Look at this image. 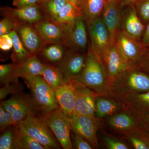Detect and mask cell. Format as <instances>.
<instances>
[{"mask_svg": "<svg viewBox=\"0 0 149 149\" xmlns=\"http://www.w3.org/2000/svg\"><path fill=\"white\" fill-rule=\"evenodd\" d=\"M148 91L149 76L135 65L129 67L116 78L109 95L119 100L124 96Z\"/></svg>", "mask_w": 149, "mask_h": 149, "instance_id": "6da1fadb", "label": "cell"}, {"mask_svg": "<svg viewBox=\"0 0 149 149\" xmlns=\"http://www.w3.org/2000/svg\"><path fill=\"white\" fill-rule=\"evenodd\" d=\"M73 81L84 85L98 95L109 97L106 71L102 62L91 47L88 50L83 71L79 77Z\"/></svg>", "mask_w": 149, "mask_h": 149, "instance_id": "7a4b0ae2", "label": "cell"}, {"mask_svg": "<svg viewBox=\"0 0 149 149\" xmlns=\"http://www.w3.org/2000/svg\"><path fill=\"white\" fill-rule=\"evenodd\" d=\"M32 92L33 100L39 109L47 113L56 109L59 105L53 88L40 76L23 78Z\"/></svg>", "mask_w": 149, "mask_h": 149, "instance_id": "3957f363", "label": "cell"}, {"mask_svg": "<svg viewBox=\"0 0 149 149\" xmlns=\"http://www.w3.org/2000/svg\"><path fill=\"white\" fill-rule=\"evenodd\" d=\"M44 113L43 119L47 123L63 148H73L70 137L72 128L70 118L59 107L52 111Z\"/></svg>", "mask_w": 149, "mask_h": 149, "instance_id": "277c9868", "label": "cell"}, {"mask_svg": "<svg viewBox=\"0 0 149 149\" xmlns=\"http://www.w3.org/2000/svg\"><path fill=\"white\" fill-rule=\"evenodd\" d=\"M18 125L46 149L60 148L47 123L43 118L40 119L35 117L34 114H30Z\"/></svg>", "mask_w": 149, "mask_h": 149, "instance_id": "5b68a950", "label": "cell"}, {"mask_svg": "<svg viewBox=\"0 0 149 149\" xmlns=\"http://www.w3.org/2000/svg\"><path fill=\"white\" fill-rule=\"evenodd\" d=\"M91 40V47L102 62L111 47L109 33L102 17L86 22Z\"/></svg>", "mask_w": 149, "mask_h": 149, "instance_id": "8992f818", "label": "cell"}, {"mask_svg": "<svg viewBox=\"0 0 149 149\" xmlns=\"http://www.w3.org/2000/svg\"><path fill=\"white\" fill-rule=\"evenodd\" d=\"M115 45L123 59L130 66L136 65L147 49L141 42L121 30L116 37Z\"/></svg>", "mask_w": 149, "mask_h": 149, "instance_id": "52a82bcc", "label": "cell"}, {"mask_svg": "<svg viewBox=\"0 0 149 149\" xmlns=\"http://www.w3.org/2000/svg\"><path fill=\"white\" fill-rule=\"evenodd\" d=\"M75 96L74 114L97 119L95 116L96 93L75 81H70Z\"/></svg>", "mask_w": 149, "mask_h": 149, "instance_id": "ba28073f", "label": "cell"}, {"mask_svg": "<svg viewBox=\"0 0 149 149\" xmlns=\"http://www.w3.org/2000/svg\"><path fill=\"white\" fill-rule=\"evenodd\" d=\"M70 118L73 132L85 138L93 146L94 148H98V139L97 132L100 125V120L75 114Z\"/></svg>", "mask_w": 149, "mask_h": 149, "instance_id": "9c48e42d", "label": "cell"}, {"mask_svg": "<svg viewBox=\"0 0 149 149\" xmlns=\"http://www.w3.org/2000/svg\"><path fill=\"white\" fill-rule=\"evenodd\" d=\"M2 103L4 109L11 115L14 125L18 124L28 115L34 114V111L38 108L34 100L19 95L13 96Z\"/></svg>", "mask_w": 149, "mask_h": 149, "instance_id": "30bf717a", "label": "cell"}, {"mask_svg": "<svg viewBox=\"0 0 149 149\" xmlns=\"http://www.w3.org/2000/svg\"><path fill=\"white\" fill-rule=\"evenodd\" d=\"M146 25L141 21L134 4L123 8L120 11V30L141 42Z\"/></svg>", "mask_w": 149, "mask_h": 149, "instance_id": "8fae6325", "label": "cell"}, {"mask_svg": "<svg viewBox=\"0 0 149 149\" xmlns=\"http://www.w3.org/2000/svg\"><path fill=\"white\" fill-rule=\"evenodd\" d=\"M102 63L107 75L109 94L110 88L116 78L123 70L130 66L126 64L123 59L115 43L111 46L109 51L103 60Z\"/></svg>", "mask_w": 149, "mask_h": 149, "instance_id": "7c38bea8", "label": "cell"}, {"mask_svg": "<svg viewBox=\"0 0 149 149\" xmlns=\"http://www.w3.org/2000/svg\"><path fill=\"white\" fill-rule=\"evenodd\" d=\"M87 55L72 53L65 57L58 68L65 83L76 80L80 76L85 65Z\"/></svg>", "mask_w": 149, "mask_h": 149, "instance_id": "4fadbf2b", "label": "cell"}, {"mask_svg": "<svg viewBox=\"0 0 149 149\" xmlns=\"http://www.w3.org/2000/svg\"><path fill=\"white\" fill-rule=\"evenodd\" d=\"M120 11L117 1L107 2L102 13V19L109 33L111 46L115 43L120 30Z\"/></svg>", "mask_w": 149, "mask_h": 149, "instance_id": "5bb4252c", "label": "cell"}, {"mask_svg": "<svg viewBox=\"0 0 149 149\" xmlns=\"http://www.w3.org/2000/svg\"><path fill=\"white\" fill-rule=\"evenodd\" d=\"M35 24V29L45 43L60 44L68 40V33H65L62 27L54 21L41 20Z\"/></svg>", "mask_w": 149, "mask_h": 149, "instance_id": "9a60e30c", "label": "cell"}, {"mask_svg": "<svg viewBox=\"0 0 149 149\" xmlns=\"http://www.w3.org/2000/svg\"><path fill=\"white\" fill-rule=\"evenodd\" d=\"M14 29L31 55H35L42 49L45 42L35 28L17 22Z\"/></svg>", "mask_w": 149, "mask_h": 149, "instance_id": "2e32d148", "label": "cell"}, {"mask_svg": "<svg viewBox=\"0 0 149 149\" xmlns=\"http://www.w3.org/2000/svg\"><path fill=\"white\" fill-rule=\"evenodd\" d=\"M107 118L110 127L124 137L138 126L134 118L124 109Z\"/></svg>", "mask_w": 149, "mask_h": 149, "instance_id": "e0dca14e", "label": "cell"}, {"mask_svg": "<svg viewBox=\"0 0 149 149\" xmlns=\"http://www.w3.org/2000/svg\"><path fill=\"white\" fill-rule=\"evenodd\" d=\"M2 10L8 16L12 17L21 23H36L42 18L37 4L16 8H3Z\"/></svg>", "mask_w": 149, "mask_h": 149, "instance_id": "ac0fdd59", "label": "cell"}, {"mask_svg": "<svg viewBox=\"0 0 149 149\" xmlns=\"http://www.w3.org/2000/svg\"><path fill=\"white\" fill-rule=\"evenodd\" d=\"M59 107L69 118L74 114L75 96L72 85L64 83L54 90Z\"/></svg>", "mask_w": 149, "mask_h": 149, "instance_id": "d6986e66", "label": "cell"}, {"mask_svg": "<svg viewBox=\"0 0 149 149\" xmlns=\"http://www.w3.org/2000/svg\"><path fill=\"white\" fill-rule=\"evenodd\" d=\"M123 110L122 102L112 97L97 95L96 97L95 116L99 120L107 117Z\"/></svg>", "mask_w": 149, "mask_h": 149, "instance_id": "ffe728a7", "label": "cell"}, {"mask_svg": "<svg viewBox=\"0 0 149 149\" xmlns=\"http://www.w3.org/2000/svg\"><path fill=\"white\" fill-rule=\"evenodd\" d=\"M84 17H78L68 32V40L74 47L80 49H86L87 46V30Z\"/></svg>", "mask_w": 149, "mask_h": 149, "instance_id": "44dd1931", "label": "cell"}, {"mask_svg": "<svg viewBox=\"0 0 149 149\" xmlns=\"http://www.w3.org/2000/svg\"><path fill=\"white\" fill-rule=\"evenodd\" d=\"M119 100L122 102L123 109L140 113L149 112V91L124 96Z\"/></svg>", "mask_w": 149, "mask_h": 149, "instance_id": "7402d4cb", "label": "cell"}, {"mask_svg": "<svg viewBox=\"0 0 149 149\" xmlns=\"http://www.w3.org/2000/svg\"><path fill=\"white\" fill-rule=\"evenodd\" d=\"M106 0H78L77 6L86 22L102 16Z\"/></svg>", "mask_w": 149, "mask_h": 149, "instance_id": "603a6c76", "label": "cell"}, {"mask_svg": "<svg viewBox=\"0 0 149 149\" xmlns=\"http://www.w3.org/2000/svg\"><path fill=\"white\" fill-rule=\"evenodd\" d=\"M44 64L35 55H32L23 63L17 65L15 72L18 77L23 78L29 76H41L42 74Z\"/></svg>", "mask_w": 149, "mask_h": 149, "instance_id": "cb8c5ba5", "label": "cell"}, {"mask_svg": "<svg viewBox=\"0 0 149 149\" xmlns=\"http://www.w3.org/2000/svg\"><path fill=\"white\" fill-rule=\"evenodd\" d=\"M81 15L83 16L77 6L67 3L54 22L61 27L65 26L67 29H69L77 17Z\"/></svg>", "mask_w": 149, "mask_h": 149, "instance_id": "d4e9b609", "label": "cell"}, {"mask_svg": "<svg viewBox=\"0 0 149 149\" xmlns=\"http://www.w3.org/2000/svg\"><path fill=\"white\" fill-rule=\"evenodd\" d=\"M8 34L13 43V51L11 55V58L14 63L16 64L23 63L32 55L24 47L15 29L11 31Z\"/></svg>", "mask_w": 149, "mask_h": 149, "instance_id": "484cf974", "label": "cell"}, {"mask_svg": "<svg viewBox=\"0 0 149 149\" xmlns=\"http://www.w3.org/2000/svg\"><path fill=\"white\" fill-rule=\"evenodd\" d=\"M0 149H20L18 124L5 130L0 137Z\"/></svg>", "mask_w": 149, "mask_h": 149, "instance_id": "4316f807", "label": "cell"}, {"mask_svg": "<svg viewBox=\"0 0 149 149\" xmlns=\"http://www.w3.org/2000/svg\"><path fill=\"white\" fill-rule=\"evenodd\" d=\"M42 75L43 79L54 90L65 83L62 74L58 68L49 65L44 64Z\"/></svg>", "mask_w": 149, "mask_h": 149, "instance_id": "83f0119b", "label": "cell"}, {"mask_svg": "<svg viewBox=\"0 0 149 149\" xmlns=\"http://www.w3.org/2000/svg\"><path fill=\"white\" fill-rule=\"evenodd\" d=\"M16 63L0 65V80L5 85L18 82V78L15 70Z\"/></svg>", "mask_w": 149, "mask_h": 149, "instance_id": "f1b7e54d", "label": "cell"}, {"mask_svg": "<svg viewBox=\"0 0 149 149\" xmlns=\"http://www.w3.org/2000/svg\"><path fill=\"white\" fill-rule=\"evenodd\" d=\"M67 3L66 0H47L41 4L51 19L54 21Z\"/></svg>", "mask_w": 149, "mask_h": 149, "instance_id": "f546056e", "label": "cell"}, {"mask_svg": "<svg viewBox=\"0 0 149 149\" xmlns=\"http://www.w3.org/2000/svg\"><path fill=\"white\" fill-rule=\"evenodd\" d=\"M19 129V141L21 149H46L38 141L29 136L18 125Z\"/></svg>", "mask_w": 149, "mask_h": 149, "instance_id": "4dcf8cb0", "label": "cell"}, {"mask_svg": "<svg viewBox=\"0 0 149 149\" xmlns=\"http://www.w3.org/2000/svg\"><path fill=\"white\" fill-rule=\"evenodd\" d=\"M43 54L48 60L56 62L60 61L63 58L64 50L59 44H54L44 49Z\"/></svg>", "mask_w": 149, "mask_h": 149, "instance_id": "1f68e13d", "label": "cell"}, {"mask_svg": "<svg viewBox=\"0 0 149 149\" xmlns=\"http://www.w3.org/2000/svg\"><path fill=\"white\" fill-rule=\"evenodd\" d=\"M133 4L141 21L146 26L149 22V0H139Z\"/></svg>", "mask_w": 149, "mask_h": 149, "instance_id": "d6a6232c", "label": "cell"}, {"mask_svg": "<svg viewBox=\"0 0 149 149\" xmlns=\"http://www.w3.org/2000/svg\"><path fill=\"white\" fill-rule=\"evenodd\" d=\"M14 125L11 115L4 109L2 103L0 106V129L1 131L6 130L10 127Z\"/></svg>", "mask_w": 149, "mask_h": 149, "instance_id": "836d02e7", "label": "cell"}, {"mask_svg": "<svg viewBox=\"0 0 149 149\" xmlns=\"http://www.w3.org/2000/svg\"><path fill=\"white\" fill-rule=\"evenodd\" d=\"M15 19L8 16L0 22V36L8 34L15 29L17 22Z\"/></svg>", "mask_w": 149, "mask_h": 149, "instance_id": "e575fe53", "label": "cell"}, {"mask_svg": "<svg viewBox=\"0 0 149 149\" xmlns=\"http://www.w3.org/2000/svg\"><path fill=\"white\" fill-rule=\"evenodd\" d=\"M103 142L106 146L109 149H128V146L122 141L109 136L103 137Z\"/></svg>", "mask_w": 149, "mask_h": 149, "instance_id": "d590c367", "label": "cell"}, {"mask_svg": "<svg viewBox=\"0 0 149 149\" xmlns=\"http://www.w3.org/2000/svg\"><path fill=\"white\" fill-rule=\"evenodd\" d=\"M17 83H15L13 85L11 84L5 85L4 86L0 89V99H4L9 94H16L20 91L21 87H19Z\"/></svg>", "mask_w": 149, "mask_h": 149, "instance_id": "8d00e7d4", "label": "cell"}, {"mask_svg": "<svg viewBox=\"0 0 149 149\" xmlns=\"http://www.w3.org/2000/svg\"><path fill=\"white\" fill-rule=\"evenodd\" d=\"M74 145L75 148L77 149H94L92 145L85 138L78 133L74 132Z\"/></svg>", "mask_w": 149, "mask_h": 149, "instance_id": "74e56055", "label": "cell"}, {"mask_svg": "<svg viewBox=\"0 0 149 149\" xmlns=\"http://www.w3.org/2000/svg\"><path fill=\"white\" fill-rule=\"evenodd\" d=\"M136 66L149 76V49L147 48L146 52L136 65Z\"/></svg>", "mask_w": 149, "mask_h": 149, "instance_id": "f35d334b", "label": "cell"}, {"mask_svg": "<svg viewBox=\"0 0 149 149\" xmlns=\"http://www.w3.org/2000/svg\"><path fill=\"white\" fill-rule=\"evenodd\" d=\"M124 137L128 140L129 143L135 149H149V145L138 137L133 136H128Z\"/></svg>", "mask_w": 149, "mask_h": 149, "instance_id": "ab89813d", "label": "cell"}, {"mask_svg": "<svg viewBox=\"0 0 149 149\" xmlns=\"http://www.w3.org/2000/svg\"><path fill=\"white\" fill-rule=\"evenodd\" d=\"M13 48V43L9 34L0 36V48L2 50L8 51Z\"/></svg>", "mask_w": 149, "mask_h": 149, "instance_id": "60d3db41", "label": "cell"}, {"mask_svg": "<svg viewBox=\"0 0 149 149\" xmlns=\"http://www.w3.org/2000/svg\"><path fill=\"white\" fill-rule=\"evenodd\" d=\"M39 0H13V5L16 8L24 7L35 5Z\"/></svg>", "mask_w": 149, "mask_h": 149, "instance_id": "b9f144b4", "label": "cell"}, {"mask_svg": "<svg viewBox=\"0 0 149 149\" xmlns=\"http://www.w3.org/2000/svg\"><path fill=\"white\" fill-rule=\"evenodd\" d=\"M141 42L144 47L149 49V22L146 25L145 32L141 38Z\"/></svg>", "mask_w": 149, "mask_h": 149, "instance_id": "7bdbcfd3", "label": "cell"}, {"mask_svg": "<svg viewBox=\"0 0 149 149\" xmlns=\"http://www.w3.org/2000/svg\"><path fill=\"white\" fill-rule=\"evenodd\" d=\"M138 1L139 0H117V3L120 9H122L127 6L133 4Z\"/></svg>", "mask_w": 149, "mask_h": 149, "instance_id": "ee69618b", "label": "cell"}, {"mask_svg": "<svg viewBox=\"0 0 149 149\" xmlns=\"http://www.w3.org/2000/svg\"><path fill=\"white\" fill-rule=\"evenodd\" d=\"M66 1L67 2L70 3L73 5L77 6V3L78 0H66Z\"/></svg>", "mask_w": 149, "mask_h": 149, "instance_id": "f6af8a7d", "label": "cell"}, {"mask_svg": "<svg viewBox=\"0 0 149 149\" xmlns=\"http://www.w3.org/2000/svg\"><path fill=\"white\" fill-rule=\"evenodd\" d=\"M46 1H47V0H39L38 3L41 4L42 3Z\"/></svg>", "mask_w": 149, "mask_h": 149, "instance_id": "bcb514c9", "label": "cell"}, {"mask_svg": "<svg viewBox=\"0 0 149 149\" xmlns=\"http://www.w3.org/2000/svg\"><path fill=\"white\" fill-rule=\"evenodd\" d=\"M107 2L117 1V0H106Z\"/></svg>", "mask_w": 149, "mask_h": 149, "instance_id": "7dc6e473", "label": "cell"}]
</instances>
